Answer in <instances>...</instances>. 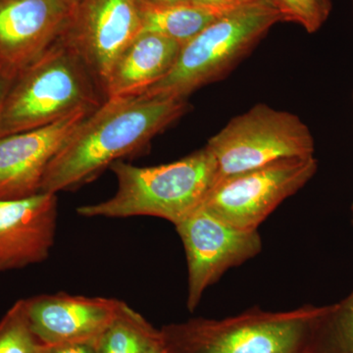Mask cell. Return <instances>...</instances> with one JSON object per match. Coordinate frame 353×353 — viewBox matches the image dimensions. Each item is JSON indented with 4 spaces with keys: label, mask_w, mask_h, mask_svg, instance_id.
Instances as JSON below:
<instances>
[{
    "label": "cell",
    "mask_w": 353,
    "mask_h": 353,
    "mask_svg": "<svg viewBox=\"0 0 353 353\" xmlns=\"http://www.w3.org/2000/svg\"><path fill=\"white\" fill-rule=\"evenodd\" d=\"M117 190L110 199L77 209L85 218L150 216L174 226L203 205L218 181L214 157L206 148L172 163L138 167L123 160L111 165Z\"/></svg>",
    "instance_id": "cell-2"
},
{
    "label": "cell",
    "mask_w": 353,
    "mask_h": 353,
    "mask_svg": "<svg viewBox=\"0 0 353 353\" xmlns=\"http://www.w3.org/2000/svg\"><path fill=\"white\" fill-rule=\"evenodd\" d=\"M11 83H12L11 81L6 80V79L0 77V108H1L2 101H3L4 97H6Z\"/></svg>",
    "instance_id": "cell-23"
},
{
    "label": "cell",
    "mask_w": 353,
    "mask_h": 353,
    "mask_svg": "<svg viewBox=\"0 0 353 353\" xmlns=\"http://www.w3.org/2000/svg\"><path fill=\"white\" fill-rule=\"evenodd\" d=\"M161 343L157 330L127 303L97 340V353H145Z\"/></svg>",
    "instance_id": "cell-16"
},
{
    "label": "cell",
    "mask_w": 353,
    "mask_h": 353,
    "mask_svg": "<svg viewBox=\"0 0 353 353\" xmlns=\"http://www.w3.org/2000/svg\"><path fill=\"white\" fill-rule=\"evenodd\" d=\"M325 306L285 312L252 308L215 320L194 318L160 330L165 353H307Z\"/></svg>",
    "instance_id": "cell-4"
},
{
    "label": "cell",
    "mask_w": 353,
    "mask_h": 353,
    "mask_svg": "<svg viewBox=\"0 0 353 353\" xmlns=\"http://www.w3.org/2000/svg\"><path fill=\"white\" fill-rule=\"evenodd\" d=\"M141 32L139 0H80L60 39L82 58L103 92L116 60Z\"/></svg>",
    "instance_id": "cell-9"
},
{
    "label": "cell",
    "mask_w": 353,
    "mask_h": 353,
    "mask_svg": "<svg viewBox=\"0 0 353 353\" xmlns=\"http://www.w3.org/2000/svg\"><path fill=\"white\" fill-rule=\"evenodd\" d=\"M352 6H353V0H352Z\"/></svg>",
    "instance_id": "cell-27"
},
{
    "label": "cell",
    "mask_w": 353,
    "mask_h": 353,
    "mask_svg": "<svg viewBox=\"0 0 353 353\" xmlns=\"http://www.w3.org/2000/svg\"><path fill=\"white\" fill-rule=\"evenodd\" d=\"M352 222H353V204H352Z\"/></svg>",
    "instance_id": "cell-26"
},
{
    "label": "cell",
    "mask_w": 353,
    "mask_h": 353,
    "mask_svg": "<svg viewBox=\"0 0 353 353\" xmlns=\"http://www.w3.org/2000/svg\"><path fill=\"white\" fill-rule=\"evenodd\" d=\"M41 353H97V341L43 345Z\"/></svg>",
    "instance_id": "cell-20"
},
{
    "label": "cell",
    "mask_w": 353,
    "mask_h": 353,
    "mask_svg": "<svg viewBox=\"0 0 353 353\" xmlns=\"http://www.w3.org/2000/svg\"><path fill=\"white\" fill-rule=\"evenodd\" d=\"M145 353H165L163 347H162V341L161 343H158L157 345H155V347L150 348V350Z\"/></svg>",
    "instance_id": "cell-24"
},
{
    "label": "cell",
    "mask_w": 353,
    "mask_h": 353,
    "mask_svg": "<svg viewBox=\"0 0 353 353\" xmlns=\"http://www.w3.org/2000/svg\"><path fill=\"white\" fill-rule=\"evenodd\" d=\"M284 22L296 23L309 34L319 31L328 20L332 0H269Z\"/></svg>",
    "instance_id": "cell-19"
},
{
    "label": "cell",
    "mask_w": 353,
    "mask_h": 353,
    "mask_svg": "<svg viewBox=\"0 0 353 353\" xmlns=\"http://www.w3.org/2000/svg\"><path fill=\"white\" fill-rule=\"evenodd\" d=\"M307 353H353V290L340 303L325 306Z\"/></svg>",
    "instance_id": "cell-17"
},
{
    "label": "cell",
    "mask_w": 353,
    "mask_h": 353,
    "mask_svg": "<svg viewBox=\"0 0 353 353\" xmlns=\"http://www.w3.org/2000/svg\"><path fill=\"white\" fill-rule=\"evenodd\" d=\"M175 227L187 256L190 311L197 307L206 289L225 272L253 259L261 250L259 230L232 226L202 206Z\"/></svg>",
    "instance_id": "cell-8"
},
{
    "label": "cell",
    "mask_w": 353,
    "mask_h": 353,
    "mask_svg": "<svg viewBox=\"0 0 353 353\" xmlns=\"http://www.w3.org/2000/svg\"><path fill=\"white\" fill-rule=\"evenodd\" d=\"M141 3L152 6H173V4L182 3L188 0H139Z\"/></svg>",
    "instance_id": "cell-22"
},
{
    "label": "cell",
    "mask_w": 353,
    "mask_h": 353,
    "mask_svg": "<svg viewBox=\"0 0 353 353\" xmlns=\"http://www.w3.org/2000/svg\"><path fill=\"white\" fill-rule=\"evenodd\" d=\"M92 112L74 113L52 124L0 138V199L39 194L48 165Z\"/></svg>",
    "instance_id": "cell-11"
},
{
    "label": "cell",
    "mask_w": 353,
    "mask_h": 353,
    "mask_svg": "<svg viewBox=\"0 0 353 353\" xmlns=\"http://www.w3.org/2000/svg\"><path fill=\"white\" fill-rule=\"evenodd\" d=\"M241 6L243 4L214 7L201 6L189 1L166 6L141 3L143 32H152L166 37L183 46L216 21Z\"/></svg>",
    "instance_id": "cell-15"
},
{
    "label": "cell",
    "mask_w": 353,
    "mask_h": 353,
    "mask_svg": "<svg viewBox=\"0 0 353 353\" xmlns=\"http://www.w3.org/2000/svg\"><path fill=\"white\" fill-rule=\"evenodd\" d=\"M315 157L290 158L245 172L215 183L202 208L232 226L259 230L288 197L315 175Z\"/></svg>",
    "instance_id": "cell-7"
},
{
    "label": "cell",
    "mask_w": 353,
    "mask_h": 353,
    "mask_svg": "<svg viewBox=\"0 0 353 353\" xmlns=\"http://www.w3.org/2000/svg\"><path fill=\"white\" fill-rule=\"evenodd\" d=\"M188 109L187 99L141 94L105 99L53 158L39 192L57 194L94 180L115 162L141 152Z\"/></svg>",
    "instance_id": "cell-1"
},
{
    "label": "cell",
    "mask_w": 353,
    "mask_h": 353,
    "mask_svg": "<svg viewBox=\"0 0 353 353\" xmlns=\"http://www.w3.org/2000/svg\"><path fill=\"white\" fill-rule=\"evenodd\" d=\"M69 0H0V77L12 81L43 57L68 25Z\"/></svg>",
    "instance_id": "cell-10"
},
{
    "label": "cell",
    "mask_w": 353,
    "mask_h": 353,
    "mask_svg": "<svg viewBox=\"0 0 353 353\" xmlns=\"http://www.w3.org/2000/svg\"><path fill=\"white\" fill-rule=\"evenodd\" d=\"M41 348L28 322L24 299H20L0 319V353H41Z\"/></svg>",
    "instance_id": "cell-18"
},
{
    "label": "cell",
    "mask_w": 353,
    "mask_h": 353,
    "mask_svg": "<svg viewBox=\"0 0 353 353\" xmlns=\"http://www.w3.org/2000/svg\"><path fill=\"white\" fill-rule=\"evenodd\" d=\"M104 101L82 58L59 39L11 83L0 108V138L92 112Z\"/></svg>",
    "instance_id": "cell-3"
},
{
    "label": "cell",
    "mask_w": 353,
    "mask_h": 353,
    "mask_svg": "<svg viewBox=\"0 0 353 353\" xmlns=\"http://www.w3.org/2000/svg\"><path fill=\"white\" fill-rule=\"evenodd\" d=\"M279 22L282 15L269 0L238 7L183 46L171 71L141 95L187 99L226 75Z\"/></svg>",
    "instance_id": "cell-5"
},
{
    "label": "cell",
    "mask_w": 353,
    "mask_h": 353,
    "mask_svg": "<svg viewBox=\"0 0 353 353\" xmlns=\"http://www.w3.org/2000/svg\"><path fill=\"white\" fill-rule=\"evenodd\" d=\"M70 2H72V3L73 4H76L78 3L79 1H80V0H69Z\"/></svg>",
    "instance_id": "cell-25"
},
{
    "label": "cell",
    "mask_w": 353,
    "mask_h": 353,
    "mask_svg": "<svg viewBox=\"0 0 353 353\" xmlns=\"http://www.w3.org/2000/svg\"><path fill=\"white\" fill-rule=\"evenodd\" d=\"M124 301L66 292L24 299L32 333L43 345L95 341L119 313Z\"/></svg>",
    "instance_id": "cell-12"
},
{
    "label": "cell",
    "mask_w": 353,
    "mask_h": 353,
    "mask_svg": "<svg viewBox=\"0 0 353 353\" xmlns=\"http://www.w3.org/2000/svg\"><path fill=\"white\" fill-rule=\"evenodd\" d=\"M206 148L220 181L281 160L314 157L315 141L299 116L260 103L230 121Z\"/></svg>",
    "instance_id": "cell-6"
},
{
    "label": "cell",
    "mask_w": 353,
    "mask_h": 353,
    "mask_svg": "<svg viewBox=\"0 0 353 353\" xmlns=\"http://www.w3.org/2000/svg\"><path fill=\"white\" fill-rule=\"evenodd\" d=\"M188 1L201 4V6L227 7L238 6L241 4L248 3V2L254 1V0H188Z\"/></svg>",
    "instance_id": "cell-21"
},
{
    "label": "cell",
    "mask_w": 353,
    "mask_h": 353,
    "mask_svg": "<svg viewBox=\"0 0 353 353\" xmlns=\"http://www.w3.org/2000/svg\"><path fill=\"white\" fill-rule=\"evenodd\" d=\"M57 228V194L39 192L24 199H0V272L48 259Z\"/></svg>",
    "instance_id": "cell-13"
},
{
    "label": "cell",
    "mask_w": 353,
    "mask_h": 353,
    "mask_svg": "<svg viewBox=\"0 0 353 353\" xmlns=\"http://www.w3.org/2000/svg\"><path fill=\"white\" fill-rule=\"evenodd\" d=\"M182 46L176 41L141 32L114 63L103 87L105 99L143 94L163 79L175 65Z\"/></svg>",
    "instance_id": "cell-14"
}]
</instances>
